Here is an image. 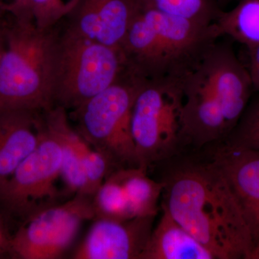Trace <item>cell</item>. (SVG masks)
Masks as SVG:
<instances>
[{
  "label": "cell",
  "instance_id": "3957f363",
  "mask_svg": "<svg viewBox=\"0 0 259 259\" xmlns=\"http://www.w3.org/2000/svg\"><path fill=\"white\" fill-rule=\"evenodd\" d=\"M220 38L214 24L165 14L140 0L121 50L127 67L138 77L182 81Z\"/></svg>",
  "mask_w": 259,
  "mask_h": 259
},
{
  "label": "cell",
  "instance_id": "2e32d148",
  "mask_svg": "<svg viewBox=\"0 0 259 259\" xmlns=\"http://www.w3.org/2000/svg\"><path fill=\"white\" fill-rule=\"evenodd\" d=\"M125 192L131 217L156 216L158 204L163 193L164 182L150 178L147 170L128 167L113 171Z\"/></svg>",
  "mask_w": 259,
  "mask_h": 259
},
{
  "label": "cell",
  "instance_id": "7a4b0ae2",
  "mask_svg": "<svg viewBox=\"0 0 259 259\" xmlns=\"http://www.w3.org/2000/svg\"><path fill=\"white\" fill-rule=\"evenodd\" d=\"M220 39L182 80L184 144L200 148L226 141L255 92L233 44Z\"/></svg>",
  "mask_w": 259,
  "mask_h": 259
},
{
  "label": "cell",
  "instance_id": "8992f818",
  "mask_svg": "<svg viewBox=\"0 0 259 259\" xmlns=\"http://www.w3.org/2000/svg\"><path fill=\"white\" fill-rule=\"evenodd\" d=\"M126 69L121 49L69 30L57 44L54 103L75 110L118 81Z\"/></svg>",
  "mask_w": 259,
  "mask_h": 259
},
{
  "label": "cell",
  "instance_id": "8fae6325",
  "mask_svg": "<svg viewBox=\"0 0 259 259\" xmlns=\"http://www.w3.org/2000/svg\"><path fill=\"white\" fill-rule=\"evenodd\" d=\"M214 144L218 146L209 161L226 178L255 245L259 241V151L226 141Z\"/></svg>",
  "mask_w": 259,
  "mask_h": 259
},
{
  "label": "cell",
  "instance_id": "5b68a950",
  "mask_svg": "<svg viewBox=\"0 0 259 259\" xmlns=\"http://www.w3.org/2000/svg\"><path fill=\"white\" fill-rule=\"evenodd\" d=\"M142 82L127 69L114 84L74 110L76 131L116 170L138 167L131 116Z\"/></svg>",
  "mask_w": 259,
  "mask_h": 259
},
{
  "label": "cell",
  "instance_id": "e0dca14e",
  "mask_svg": "<svg viewBox=\"0 0 259 259\" xmlns=\"http://www.w3.org/2000/svg\"><path fill=\"white\" fill-rule=\"evenodd\" d=\"M214 24L220 37H230L246 49L254 47L259 44V0H239Z\"/></svg>",
  "mask_w": 259,
  "mask_h": 259
},
{
  "label": "cell",
  "instance_id": "52a82bcc",
  "mask_svg": "<svg viewBox=\"0 0 259 259\" xmlns=\"http://www.w3.org/2000/svg\"><path fill=\"white\" fill-rule=\"evenodd\" d=\"M182 81L143 80L135 99L131 130L138 167L148 170L184 144Z\"/></svg>",
  "mask_w": 259,
  "mask_h": 259
},
{
  "label": "cell",
  "instance_id": "30bf717a",
  "mask_svg": "<svg viewBox=\"0 0 259 259\" xmlns=\"http://www.w3.org/2000/svg\"><path fill=\"white\" fill-rule=\"evenodd\" d=\"M156 216L127 220L97 218L74 259H141L153 231Z\"/></svg>",
  "mask_w": 259,
  "mask_h": 259
},
{
  "label": "cell",
  "instance_id": "44dd1931",
  "mask_svg": "<svg viewBox=\"0 0 259 259\" xmlns=\"http://www.w3.org/2000/svg\"><path fill=\"white\" fill-rule=\"evenodd\" d=\"M32 18L37 28L48 30L71 13L79 0H30Z\"/></svg>",
  "mask_w": 259,
  "mask_h": 259
},
{
  "label": "cell",
  "instance_id": "603a6c76",
  "mask_svg": "<svg viewBox=\"0 0 259 259\" xmlns=\"http://www.w3.org/2000/svg\"><path fill=\"white\" fill-rule=\"evenodd\" d=\"M10 8L18 17L19 20L31 21L32 18L30 0H13Z\"/></svg>",
  "mask_w": 259,
  "mask_h": 259
},
{
  "label": "cell",
  "instance_id": "cb8c5ba5",
  "mask_svg": "<svg viewBox=\"0 0 259 259\" xmlns=\"http://www.w3.org/2000/svg\"><path fill=\"white\" fill-rule=\"evenodd\" d=\"M10 240L3 225L0 223V255L9 250Z\"/></svg>",
  "mask_w": 259,
  "mask_h": 259
},
{
  "label": "cell",
  "instance_id": "ffe728a7",
  "mask_svg": "<svg viewBox=\"0 0 259 259\" xmlns=\"http://www.w3.org/2000/svg\"><path fill=\"white\" fill-rule=\"evenodd\" d=\"M226 142L259 151V93L254 92Z\"/></svg>",
  "mask_w": 259,
  "mask_h": 259
},
{
  "label": "cell",
  "instance_id": "277c9868",
  "mask_svg": "<svg viewBox=\"0 0 259 259\" xmlns=\"http://www.w3.org/2000/svg\"><path fill=\"white\" fill-rule=\"evenodd\" d=\"M31 21L19 20L0 54V115L54 107L57 44Z\"/></svg>",
  "mask_w": 259,
  "mask_h": 259
},
{
  "label": "cell",
  "instance_id": "9c48e42d",
  "mask_svg": "<svg viewBox=\"0 0 259 259\" xmlns=\"http://www.w3.org/2000/svg\"><path fill=\"white\" fill-rule=\"evenodd\" d=\"M36 148L0 188V202L26 220L57 204L56 181L61 177L62 151L59 141L40 119Z\"/></svg>",
  "mask_w": 259,
  "mask_h": 259
},
{
  "label": "cell",
  "instance_id": "7c38bea8",
  "mask_svg": "<svg viewBox=\"0 0 259 259\" xmlns=\"http://www.w3.org/2000/svg\"><path fill=\"white\" fill-rule=\"evenodd\" d=\"M140 0H83L71 31L121 49Z\"/></svg>",
  "mask_w": 259,
  "mask_h": 259
},
{
  "label": "cell",
  "instance_id": "4fadbf2b",
  "mask_svg": "<svg viewBox=\"0 0 259 259\" xmlns=\"http://www.w3.org/2000/svg\"><path fill=\"white\" fill-rule=\"evenodd\" d=\"M45 112L44 125L59 141L62 151L61 177L69 193L88 194L85 163L96 150L94 149L77 131L69 125L66 109L57 106Z\"/></svg>",
  "mask_w": 259,
  "mask_h": 259
},
{
  "label": "cell",
  "instance_id": "7402d4cb",
  "mask_svg": "<svg viewBox=\"0 0 259 259\" xmlns=\"http://www.w3.org/2000/svg\"><path fill=\"white\" fill-rule=\"evenodd\" d=\"M248 54V66L254 91L259 93V44L247 49Z\"/></svg>",
  "mask_w": 259,
  "mask_h": 259
},
{
  "label": "cell",
  "instance_id": "484cf974",
  "mask_svg": "<svg viewBox=\"0 0 259 259\" xmlns=\"http://www.w3.org/2000/svg\"><path fill=\"white\" fill-rule=\"evenodd\" d=\"M250 259H259V241L255 245Z\"/></svg>",
  "mask_w": 259,
  "mask_h": 259
},
{
  "label": "cell",
  "instance_id": "9a60e30c",
  "mask_svg": "<svg viewBox=\"0 0 259 259\" xmlns=\"http://www.w3.org/2000/svg\"><path fill=\"white\" fill-rule=\"evenodd\" d=\"M159 221L153 228L141 259H215L161 206Z\"/></svg>",
  "mask_w": 259,
  "mask_h": 259
},
{
  "label": "cell",
  "instance_id": "6da1fadb",
  "mask_svg": "<svg viewBox=\"0 0 259 259\" xmlns=\"http://www.w3.org/2000/svg\"><path fill=\"white\" fill-rule=\"evenodd\" d=\"M161 206L215 259H250L254 242L221 171L212 162L177 168Z\"/></svg>",
  "mask_w": 259,
  "mask_h": 259
},
{
  "label": "cell",
  "instance_id": "d4e9b609",
  "mask_svg": "<svg viewBox=\"0 0 259 259\" xmlns=\"http://www.w3.org/2000/svg\"><path fill=\"white\" fill-rule=\"evenodd\" d=\"M218 1L221 9L225 10V8H226L227 6L233 4V3H238L239 0H218Z\"/></svg>",
  "mask_w": 259,
  "mask_h": 259
},
{
  "label": "cell",
  "instance_id": "4316f807",
  "mask_svg": "<svg viewBox=\"0 0 259 259\" xmlns=\"http://www.w3.org/2000/svg\"><path fill=\"white\" fill-rule=\"evenodd\" d=\"M2 8V5H1V3H0V9H1Z\"/></svg>",
  "mask_w": 259,
  "mask_h": 259
},
{
  "label": "cell",
  "instance_id": "ac0fdd59",
  "mask_svg": "<svg viewBox=\"0 0 259 259\" xmlns=\"http://www.w3.org/2000/svg\"><path fill=\"white\" fill-rule=\"evenodd\" d=\"M143 4L165 13L194 23L212 25L223 10L218 0H141Z\"/></svg>",
  "mask_w": 259,
  "mask_h": 259
},
{
  "label": "cell",
  "instance_id": "d6986e66",
  "mask_svg": "<svg viewBox=\"0 0 259 259\" xmlns=\"http://www.w3.org/2000/svg\"><path fill=\"white\" fill-rule=\"evenodd\" d=\"M95 218L127 220L131 217L125 192L112 172L92 197ZM94 219V220H95Z\"/></svg>",
  "mask_w": 259,
  "mask_h": 259
},
{
  "label": "cell",
  "instance_id": "5bb4252c",
  "mask_svg": "<svg viewBox=\"0 0 259 259\" xmlns=\"http://www.w3.org/2000/svg\"><path fill=\"white\" fill-rule=\"evenodd\" d=\"M40 119L35 113L0 115V188L36 148Z\"/></svg>",
  "mask_w": 259,
  "mask_h": 259
},
{
  "label": "cell",
  "instance_id": "ba28073f",
  "mask_svg": "<svg viewBox=\"0 0 259 259\" xmlns=\"http://www.w3.org/2000/svg\"><path fill=\"white\" fill-rule=\"evenodd\" d=\"M95 218L92 197L76 194L64 203L54 204L25 220L10 238L8 252L15 258H62L83 223Z\"/></svg>",
  "mask_w": 259,
  "mask_h": 259
}]
</instances>
